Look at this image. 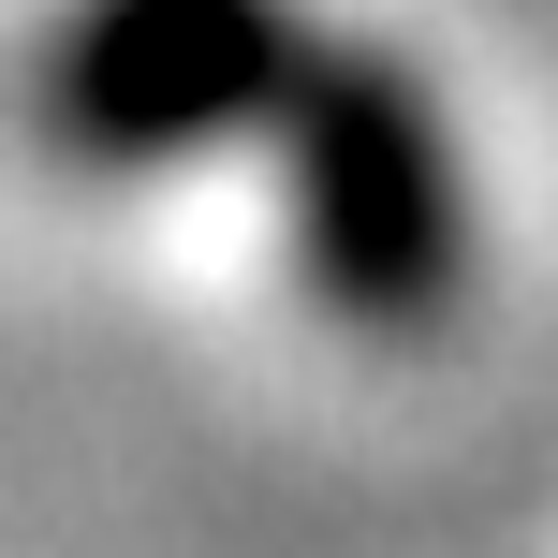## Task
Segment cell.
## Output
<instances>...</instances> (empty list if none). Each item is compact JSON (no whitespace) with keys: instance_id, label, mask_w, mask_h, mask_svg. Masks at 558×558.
Returning a JSON list of instances; mask_svg holds the SVG:
<instances>
[{"instance_id":"cell-1","label":"cell","mask_w":558,"mask_h":558,"mask_svg":"<svg viewBox=\"0 0 558 558\" xmlns=\"http://www.w3.org/2000/svg\"><path fill=\"white\" fill-rule=\"evenodd\" d=\"M294 177H308V251L353 308H426L456 279V192L426 147L412 88L383 59L294 74Z\"/></svg>"},{"instance_id":"cell-2","label":"cell","mask_w":558,"mask_h":558,"mask_svg":"<svg viewBox=\"0 0 558 558\" xmlns=\"http://www.w3.org/2000/svg\"><path fill=\"white\" fill-rule=\"evenodd\" d=\"M265 88H294L279 0H88V15L59 29V59H45L59 133H88V147L221 133V118H251Z\"/></svg>"}]
</instances>
